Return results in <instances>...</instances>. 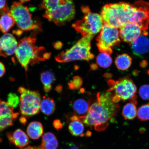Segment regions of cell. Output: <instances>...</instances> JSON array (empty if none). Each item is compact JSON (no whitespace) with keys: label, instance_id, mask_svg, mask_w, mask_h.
Segmentation results:
<instances>
[{"label":"cell","instance_id":"obj_1","mask_svg":"<svg viewBox=\"0 0 149 149\" xmlns=\"http://www.w3.org/2000/svg\"><path fill=\"white\" fill-rule=\"evenodd\" d=\"M120 109L118 104L112 100L110 93H98L96 101L89 107L87 114L79 117L86 125L101 132L107 128Z\"/></svg>","mask_w":149,"mask_h":149},{"label":"cell","instance_id":"obj_2","mask_svg":"<svg viewBox=\"0 0 149 149\" xmlns=\"http://www.w3.org/2000/svg\"><path fill=\"white\" fill-rule=\"evenodd\" d=\"M36 42V38L29 37L22 38L18 42L15 55L26 71L29 65L45 61L51 56V53L47 52L43 47H37Z\"/></svg>","mask_w":149,"mask_h":149},{"label":"cell","instance_id":"obj_3","mask_svg":"<svg viewBox=\"0 0 149 149\" xmlns=\"http://www.w3.org/2000/svg\"><path fill=\"white\" fill-rule=\"evenodd\" d=\"M40 6L45 10L44 17L56 25H65L75 14L73 0H42Z\"/></svg>","mask_w":149,"mask_h":149},{"label":"cell","instance_id":"obj_4","mask_svg":"<svg viewBox=\"0 0 149 149\" xmlns=\"http://www.w3.org/2000/svg\"><path fill=\"white\" fill-rule=\"evenodd\" d=\"M134 11L132 5L121 2L104 6L100 16L104 24L118 29L130 22Z\"/></svg>","mask_w":149,"mask_h":149},{"label":"cell","instance_id":"obj_5","mask_svg":"<svg viewBox=\"0 0 149 149\" xmlns=\"http://www.w3.org/2000/svg\"><path fill=\"white\" fill-rule=\"evenodd\" d=\"M94 36H83L70 49L61 52L56 57L57 62L64 63L77 60L89 61L94 58L91 52V41Z\"/></svg>","mask_w":149,"mask_h":149},{"label":"cell","instance_id":"obj_6","mask_svg":"<svg viewBox=\"0 0 149 149\" xmlns=\"http://www.w3.org/2000/svg\"><path fill=\"white\" fill-rule=\"evenodd\" d=\"M107 83L109 88L107 92L110 93L111 99L115 103L120 100H136L137 87L130 78H121L116 81L109 80Z\"/></svg>","mask_w":149,"mask_h":149},{"label":"cell","instance_id":"obj_7","mask_svg":"<svg viewBox=\"0 0 149 149\" xmlns=\"http://www.w3.org/2000/svg\"><path fill=\"white\" fill-rule=\"evenodd\" d=\"M81 10L83 17L72 24V27L83 36H94L100 32L104 23L100 15L92 13L87 6H83Z\"/></svg>","mask_w":149,"mask_h":149},{"label":"cell","instance_id":"obj_8","mask_svg":"<svg viewBox=\"0 0 149 149\" xmlns=\"http://www.w3.org/2000/svg\"><path fill=\"white\" fill-rule=\"evenodd\" d=\"M18 92L20 94V112L24 117L32 116L40 112L41 101L38 91H31L20 87Z\"/></svg>","mask_w":149,"mask_h":149},{"label":"cell","instance_id":"obj_9","mask_svg":"<svg viewBox=\"0 0 149 149\" xmlns=\"http://www.w3.org/2000/svg\"><path fill=\"white\" fill-rule=\"evenodd\" d=\"M97 46L101 53L111 55L115 47L120 45L121 40L118 29L104 24L96 39Z\"/></svg>","mask_w":149,"mask_h":149},{"label":"cell","instance_id":"obj_10","mask_svg":"<svg viewBox=\"0 0 149 149\" xmlns=\"http://www.w3.org/2000/svg\"><path fill=\"white\" fill-rule=\"evenodd\" d=\"M9 12L21 30L30 31L38 28V25L33 21L29 8L19 1H14Z\"/></svg>","mask_w":149,"mask_h":149},{"label":"cell","instance_id":"obj_11","mask_svg":"<svg viewBox=\"0 0 149 149\" xmlns=\"http://www.w3.org/2000/svg\"><path fill=\"white\" fill-rule=\"evenodd\" d=\"M132 5L135 11L130 23L137 24L143 31L146 32L149 25V3L139 0Z\"/></svg>","mask_w":149,"mask_h":149},{"label":"cell","instance_id":"obj_12","mask_svg":"<svg viewBox=\"0 0 149 149\" xmlns=\"http://www.w3.org/2000/svg\"><path fill=\"white\" fill-rule=\"evenodd\" d=\"M14 108L7 102L0 100V132L12 126L19 113L15 112Z\"/></svg>","mask_w":149,"mask_h":149},{"label":"cell","instance_id":"obj_13","mask_svg":"<svg viewBox=\"0 0 149 149\" xmlns=\"http://www.w3.org/2000/svg\"><path fill=\"white\" fill-rule=\"evenodd\" d=\"M147 31H143L139 26L134 23H127L120 28L119 34L123 41L131 43L141 35L147 36Z\"/></svg>","mask_w":149,"mask_h":149},{"label":"cell","instance_id":"obj_14","mask_svg":"<svg viewBox=\"0 0 149 149\" xmlns=\"http://www.w3.org/2000/svg\"><path fill=\"white\" fill-rule=\"evenodd\" d=\"M18 45V42L13 35L5 33L0 38V56L6 58L14 54Z\"/></svg>","mask_w":149,"mask_h":149},{"label":"cell","instance_id":"obj_15","mask_svg":"<svg viewBox=\"0 0 149 149\" xmlns=\"http://www.w3.org/2000/svg\"><path fill=\"white\" fill-rule=\"evenodd\" d=\"M130 46L134 55L143 57L149 52V39L146 36L141 35L130 43Z\"/></svg>","mask_w":149,"mask_h":149},{"label":"cell","instance_id":"obj_16","mask_svg":"<svg viewBox=\"0 0 149 149\" xmlns=\"http://www.w3.org/2000/svg\"><path fill=\"white\" fill-rule=\"evenodd\" d=\"M6 135L9 142L20 148H24L29 144V137L21 129L16 130L13 133L8 132Z\"/></svg>","mask_w":149,"mask_h":149},{"label":"cell","instance_id":"obj_17","mask_svg":"<svg viewBox=\"0 0 149 149\" xmlns=\"http://www.w3.org/2000/svg\"><path fill=\"white\" fill-rule=\"evenodd\" d=\"M70 120L68 129L72 135L77 137L86 136L84 132V126L79 116L75 115H72L70 117Z\"/></svg>","mask_w":149,"mask_h":149},{"label":"cell","instance_id":"obj_18","mask_svg":"<svg viewBox=\"0 0 149 149\" xmlns=\"http://www.w3.org/2000/svg\"><path fill=\"white\" fill-rule=\"evenodd\" d=\"M27 133L31 139H38L43 133V127L42 124L36 121L30 123L27 127Z\"/></svg>","mask_w":149,"mask_h":149},{"label":"cell","instance_id":"obj_19","mask_svg":"<svg viewBox=\"0 0 149 149\" xmlns=\"http://www.w3.org/2000/svg\"><path fill=\"white\" fill-rule=\"evenodd\" d=\"M58 146V141L53 133L48 132L43 136L40 146L42 149H57Z\"/></svg>","mask_w":149,"mask_h":149},{"label":"cell","instance_id":"obj_20","mask_svg":"<svg viewBox=\"0 0 149 149\" xmlns=\"http://www.w3.org/2000/svg\"><path fill=\"white\" fill-rule=\"evenodd\" d=\"M15 24L12 16L8 12L2 14L0 17V31L3 33H7Z\"/></svg>","mask_w":149,"mask_h":149},{"label":"cell","instance_id":"obj_21","mask_svg":"<svg viewBox=\"0 0 149 149\" xmlns=\"http://www.w3.org/2000/svg\"><path fill=\"white\" fill-rule=\"evenodd\" d=\"M137 102L130 101L124 106L122 115L125 120H133L137 116V111L136 105Z\"/></svg>","mask_w":149,"mask_h":149},{"label":"cell","instance_id":"obj_22","mask_svg":"<svg viewBox=\"0 0 149 149\" xmlns=\"http://www.w3.org/2000/svg\"><path fill=\"white\" fill-rule=\"evenodd\" d=\"M131 57L127 54L118 55L115 60V64L118 70L125 71L130 68L132 64Z\"/></svg>","mask_w":149,"mask_h":149},{"label":"cell","instance_id":"obj_23","mask_svg":"<svg viewBox=\"0 0 149 149\" xmlns=\"http://www.w3.org/2000/svg\"><path fill=\"white\" fill-rule=\"evenodd\" d=\"M55 104L53 99L44 96L40 103V109L47 116L53 114L55 110Z\"/></svg>","mask_w":149,"mask_h":149},{"label":"cell","instance_id":"obj_24","mask_svg":"<svg viewBox=\"0 0 149 149\" xmlns=\"http://www.w3.org/2000/svg\"><path fill=\"white\" fill-rule=\"evenodd\" d=\"M90 102L83 99H79L75 100L72 104V108L77 114L84 116L87 114L88 111Z\"/></svg>","mask_w":149,"mask_h":149},{"label":"cell","instance_id":"obj_25","mask_svg":"<svg viewBox=\"0 0 149 149\" xmlns=\"http://www.w3.org/2000/svg\"><path fill=\"white\" fill-rule=\"evenodd\" d=\"M40 79L43 85L45 92H49L51 90L52 84L55 80L54 75L53 72L47 71L41 74Z\"/></svg>","mask_w":149,"mask_h":149},{"label":"cell","instance_id":"obj_26","mask_svg":"<svg viewBox=\"0 0 149 149\" xmlns=\"http://www.w3.org/2000/svg\"><path fill=\"white\" fill-rule=\"evenodd\" d=\"M112 62V59L110 55L107 53H100L96 58L97 64L102 68H109Z\"/></svg>","mask_w":149,"mask_h":149},{"label":"cell","instance_id":"obj_27","mask_svg":"<svg viewBox=\"0 0 149 149\" xmlns=\"http://www.w3.org/2000/svg\"><path fill=\"white\" fill-rule=\"evenodd\" d=\"M137 116L141 121L149 120V103L145 104L139 108L137 111Z\"/></svg>","mask_w":149,"mask_h":149},{"label":"cell","instance_id":"obj_28","mask_svg":"<svg viewBox=\"0 0 149 149\" xmlns=\"http://www.w3.org/2000/svg\"><path fill=\"white\" fill-rule=\"evenodd\" d=\"M82 79L79 76H74L71 82L69 84V87L72 90H77L79 89L83 84Z\"/></svg>","mask_w":149,"mask_h":149},{"label":"cell","instance_id":"obj_29","mask_svg":"<svg viewBox=\"0 0 149 149\" xmlns=\"http://www.w3.org/2000/svg\"><path fill=\"white\" fill-rule=\"evenodd\" d=\"M7 102L14 109L19 104L20 98L16 94L10 93L8 95Z\"/></svg>","mask_w":149,"mask_h":149},{"label":"cell","instance_id":"obj_30","mask_svg":"<svg viewBox=\"0 0 149 149\" xmlns=\"http://www.w3.org/2000/svg\"><path fill=\"white\" fill-rule=\"evenodd\" d=\"M139 94L143 100H149V85H142L139 88Z\"/></svg>","mask_w":149,"mask_h":149},{"label":"cell","instance_id":"obj_31","mask_svg":"<svg viewBox=\"0 0 149 149\" xmlns=\"http://www.w3.org/2000/svg\"><path fill=\"white\" fill-rule=\"evenodd\" d=\"M9 10L6 0H0V13L3 14L8 12Z\"/></svg>","mask_w":149,"mask_h":149},{"label":"cell","instance_id":"obj_32","mask_svg":"<svg viewBox=\"0 0 149 149\" xmlns=\"http://www.w3.org/2000/svg\"><path fill=\"white\" fill-rule=\"evenodd\" d=\"M53 125L56 130H58L61 129L63 127V125L61 121L59 120H56L54 121Z\"/></svg>","mask_w":149,"mask_h":149},{"label":"cell","instance_id":"obj_33","mask_svg":"<svg viewBox=\"0 0 149 149\" xmlns=\"http://www.w3.org/2000/svg\"><path fill=\"white\" fill-rule=\"evenodd\" d=\"M6 72V69L4 64L0 61V78L4 75Z\"/></svg>","mask_w":149,"mask_h":149},{"label":"cell","instance_id":"obj_34","mask_svg":"<svg viewBox=\"0 0 149 149\" xmlns=\"http://www.w3.org/2000/svg\"><path fill=\"white\" fill-rule=\"evenodd\" d=\"M20 149H42L40 146H29L25 148H20Z\"/></svg>","mask_w":149,"mask_h":149},{"label":"cell","instance_id":"obj_35","mask_svg":"<svg viewBox=\"0 0 149 149\" xmlns=\"http://www.w3.org/2000/svg\"><path fill=\"white\" fill-rule=\"evenodd\" d=\"M148 63L146 61H143L140 63V66L141 68H145L148 65Z\"/></svg>","mask_w":149,"mask_h":149},{"label":"cell","instance_id":"obj_36","mask_svg":"<svg viewBox=\"0 0 149 149\" xmlns=\"http://www.w3.org/2000/svg\"><path fill=\"white\" fill-rule=\"evenodd\" d=\"M62 87L61 86H59L56 87V90L58 93L60 92L61 90H62Z\"/></svg>","mask_w":149,"mask_h":149},{"label":"cell","instance_id":"obj_37","mask_svg":"<svg viewBox=\"0 0 149 149\" xmlns=\"http://www.w3.org/2000/svg\"><path fill=\"white\" fill-rule=\"evenodd\" d=\"M91 68L93 70L96 69L97 68V66L96 64H93L91 66Z\"/></svg>","mask_w":149,"mask_h":149},{"label":"cell","instance_id":"obj_38","mask_svg":"<svg viewBox=\"0 0 149 149\" xmlns=\"http://www.w3.org/2000/svg\"><path fill=\"white\" fill-rule=\"evenodd\" d=\"M31 0H19V2L22 3V4H23L24 3L27 2H29Z\"/></svg>","mask_w":149,"mask_h":149},{"label":"cell","instance_id":"obj_39","mask_svg":"<svg viewBox=\"0 0 149 149\" xmlns=\"http://www.w3.org/2000/svg\"><path fill=\"white\" fill-rule=\"evenodd\" d=\"M70 149H79L77 146H72Z\"/></svg>","mask_w":149,"mask_h":149}]
</instances>
